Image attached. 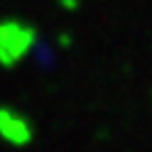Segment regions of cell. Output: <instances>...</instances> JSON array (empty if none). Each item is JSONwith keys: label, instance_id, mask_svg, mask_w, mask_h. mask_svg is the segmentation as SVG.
I'll return each instance as SVG.
<instances>
[{"label": "cell", "instance_id": "2", "mask_svg": "<svg viewBox=\"0 0 152 152\" xmlns=\"http://www.w3.org/2000/svg\"><path fill=\"white\" fill-rule=\"evenodd\" d=\"M0 140L12 147H27L34 140V125L22 110L0 106Z\"/></svg>", "mask_w": 152, "mask_h": 152}, {"label": "cell", "instance_id": "1", "mask_svg": "<svg viewBox=\"0 0 152 152\" xmlns=\"http://www.w3.org/2000/svg\"><path fill=\"white\" fill-rule=\"evenodd\" d=\"M39 42V30L20 17L0 20V66L15 69L27 61Z\"/></svg>", "mask_w": 152, "mask_h": 152}]
</instances>
